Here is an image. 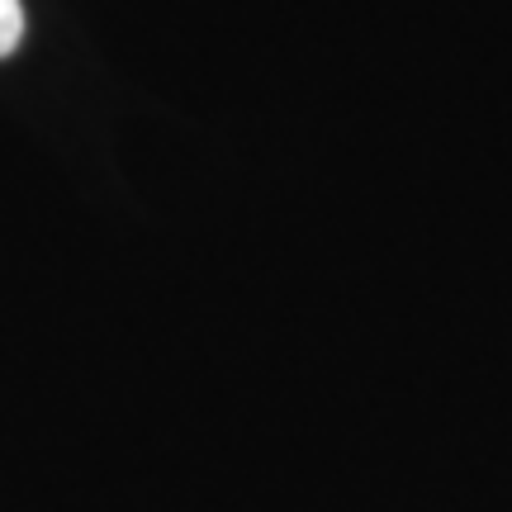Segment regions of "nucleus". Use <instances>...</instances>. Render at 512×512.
<instances>
[{
  "instance_id": "1",
  "label": "nucleus",
  "mask_w": 512,
  "mask_h": 512,
  "mask_svg": "<svg viewBox=\"0 0 512 512\" xmlns=\"http://www.w3.org/2000/svg\"><path fill=\"white\" fill-rule=\"evenodd\" d=\"M19 43H24V5L0 0V57H10Z\"/></svg>"
}]
</instances>
